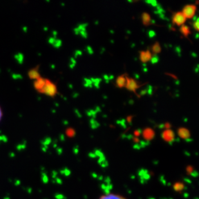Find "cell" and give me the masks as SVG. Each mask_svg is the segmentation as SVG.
<instances>
[{"mask_svg": "<svg viewBox=\"0 0 199 199\" xmlns=\"http://www.w3.org/2000/svg\"><path fill=\"white\" fill-rule=\"evenodd\" d=\"M133 103H134V101H133V100H130V101H129V104H133Z\"/></svg>", "mask_w": 199, "mask_h": 199, "instance_id": "cell-43", "label": "cell"}, {"mask_svg": "<svg viewBox=\"0 0 199 199\" xmlns=\"http://www.w3.org/2000/svg\"><path fill=\"white\" fill-rule=\"evenodd\" d=\"M134 77H135V79H139V77H140L139 75L137 74H134Z\"/></svg>", "mask_w": 199, "mask_h": 199, "instance_id": "cell-36", "label": "cell"}, {"mask_svg": "<svg viewBox=\"0 0 199 199\" xmlns=\"http://www.w3.org/2000/svg\"><path fill=\"white\" fill-rule=\"evenodd\" d=\"M173 23L175 24L177 26H182L186 21V18L184 16L182 12H178L175 13L172 18Z\"/></svg>", "mask_w": 199, "mask_h": 199, "instance_id": "cell-2", "label": "cell"}, {"mask_svg": "<svg viewBox=\"0 0 199 199\" xmlns=\"http://www.w3.org/2000/svg\"><path fill=\"white\" fill-rule=\"evenodd\" d=\"M79 34L84 38H87L88 37V34H87L86 30H83V31H81L79 32Z\"/></svg>", "mask_w": 199, "mask_h": 199, "instance_id": "cell-24", "label": "cell"}, {"mask_svg": "<svg viewBox=\"0 0 199 199\" xmlns=\"http://www.w3.org/2000/svg\"><path fill=\"white\" fill-rule=\"evenodd\" d=\"M103 77H104V79L105 80V82H106V83H109V82H110V79H109V75H103Z\"/></svg>", "mask_w": 199, "mask_h": 199, "instance_id": "cell-27", "label": "cell"}, {"mask_svg": "<svg viewBox=\"0 0 199 199\" xmlns=\"http://www.w3.org/2000/svg\"><path fill=\"white\" fill-rule=\"evenodd\" d=\"M146 3L151 5L152 6L155 7H156L158 5V3L156 0H146Z\"/></svg>", "mask_w": 199, "mask_h": 199, "instance_id": "cell-20", "label": "cell"}, {"mask_svg": "<svg viewBox=\"0 0 199 199\" xmlns=\"http://www.w3.org/2000/svg\"><path fill=\"white\" fill-rule=\"evenodd\" d=\"M140 94L141 95H144L146 94H147V90H146V88H145V89H144V90L140 91Z\"/></svg>", "mask_w": 199, "mask_h": 199, "instance_id": "cell-29", "label": "cell"}, {"mask_svg": "<svg viewBox=\"0 0 199 199\" xmlns=\"http://www.w3.org/2000/svg\"><path fill=\"white\" fill-rule=\"evenodd\" d=\"M132 116H129V117H127V121L128 122L131 124V123H132Z\"/></svg>", "mask_w": 199, "mask_h": 199, "instance_id": "cell-34", "label": "cell"}, {"mask_svg": "<svg viewBox=\"0 0 199 199\" xmlns=\"http://www.w3.org/2000/svg\"><path fill=\"white\" fill-rule=\"evenodd\" d=\"M162 137L165 140H166V141L169 143H171L174 140V137H175L174 132L172 130L169 129L166 130L162 133Z\"/></svg>", "mask_w": 199, "mask_h": 199, "instance_id": "cell-4", "label": "cell"}, {"mask_svg": "<svg viewBox=\"0 0 199 199\" xmlns=\"http://www.w3.org/2000/svg\"><path fill=\"white\" fill-rule=\"evenodd\" d=\"M90 127L92 129H96L100 127V124L94 119H91L90 120Z\"/></svg>", "mask_w": 199, "mask_h": 199, "instance_id": "cell-13", "label": "cell"}, {"mask_svg": "<svg viewBox=\"0 0 199 199\" xmlns=\"http://www.w3.org/2000/svg\"><path fill=\"white\" fill-rule=\"evenodd\" d=\"M126 83H127V77L124 75L119 76L116 79V85L119 88H123L126 86Z\"/></svg>", "mask_w": 199, "mask_h": 199, "instance_id": "cell-7", "label": "cell"}, {"mask_svg": "<svg viewBox=\"0 0 199 199\" xmlns=\"http://www.w3.org/2000/svg\"><path fill=\"white\" fill-rule=\"evenodd\" d=\"M90 80L92 82V85H93V86H95L96 88H99L100 83L101 82V78H98V77L94 78V77H91V78L90 79Z\"/></svg>", "mask_w": 199, "mask_h": 199, "instance_id": "cell-12", "label": "cell"}, {"mask_svg": "<svg viewBox=\"0 0 199 199\" xmlns=\"http://www.w3.org/2000/svg\"><path fill=\"white\" fill-rule=\"evenodd\" d=\"M134 46H135V44H133V45H132V47H134Z\"/></svg>", "mask_w": 199, "mask_h": 199, "instance_id": "cell-49", "label": "cell"}, {"mask_svg": "<svg viewBox=\"0 0 199 199\" xmlns=\"http://www.w3.org/2000/svg\"><path fill=\"white\" fill-rule=\"evenodd\" d=\"M198 22H199V19H198V18L197 20H195V22L193 23V25L194 28H195L197 31H198V27H199Z\"/></svg>", "mask_w": 199, "mask_h": 199, "instance_id": "cell-22", "label": "cell"}, {"mask_svg": "<svg viewBox=\"0 0 199 199\" xmlns=\"http://www.w3.org/2000/svg\"><path fill=\"white\" fill-rule=\"evenodd\" d=\"M142 133V131H141V130H140V129H138L137 130H136L135 131V135H136V136H138V135H139L140 133Z\"/></svg>", "mask_w": 199, "mask_h": 199, "instance_id": "cell-30", "label": "cell"}, {"mask_svg": "<svg viewBox=\"0 0 199 199\" xmlns=\"http://www.w3.org/2000/svg\"><path fill=\"white\" fill-rule=\"evenodd\" d=\"M94 110L96 111L97 114L99 113V112H101V108L99 107V106H96V108H95V109Z\"/></svg>", "mask_w": 199, "mask_h": 199, "instance_id": "cell-32", "label": "cell"}, {"mask_svg": "<svg viewBox=\"0 0 199 199\" xmlns=\"http://www.w3.org/2000/svg\"><path fill=\"white\" fill-rule=\"evenodd\" d=\"M154 13L156 14H158V15H159V14H164L165 13V11H164V10L163 9V8L162 7V6L161 5L158 3L157 6L156 7V10H155V11H154Z\"/></svg>", "mask_w": 199, "mask_h": 199, "instance_id": "cell-16", "label": "cell"}, {"mask_svg": "<svg viewBox=\"0 0 199 199\" xmlns=\"http://www.w3.org/2000/svg\"><path fill=\"white\" fill-rule=\"evenodd\" d=\"M110 32H111V33H112V34H114V30H110Z\"/></svg>", "mask_w": 199, "mask_h": 199, "instance_id": "cell-48", "label": "cell"}, {"mask_svg": "<svg viewBox=\"0 0 199 199\" xmlns=\"http://www.w3.org/2000/svg\"><path fill=\"white\" fill-rule=\"evenodd\" d=\"M150 61H151V63H152V64H156V63H157L159 62V57H158V56H157V55H154V56H153L152 57V58H151V59H150Z\"/></svg>", "mask_w": 199, "mask_h": 199, "instance_id": "cell-18", "label": "cell"}, {"mask_svg": "<svg viewBox=\"0 0 199 199\" xmlns=\"http://www.w3.org/2000/svg\"><path fill=\"white\" fill-rule=\"evenodd\" d=\"M152 57V53L150 52L149 50H147L146 51H140V59L143 63H146L149 61Z\"/></svg>", "mask_w": 199, "mask_h": 199, "instance_id": "cell-5", "label": "cell"}, {"mask_svg": "<svg viewBox=\"0 0 199 199\" xmlns=\"http://www.w3.org/2000/svg\"><path fill=\"white\" fill-rule=\"evenodd\" d=\"M164 128H166L167 130L169 129V128H170V127H171V125H170V124H169V123H166V124H164Z\"/></svg>", "mask_w": 199, "mask_h": 199, "instance_id": "cell-33", "label": "cell"}, {"mask_svg": "<svg viewBox=\"0 0 199 199\" xmlns=\"http://www.w3.org/2000/svg\"><path fill=\"white\" fill-rule=\"evenodd\" d=\"M154 133H155L153 130H152L151 128H146L144 130L143 136L147 140H151L152 138H153L154 135H155Z\"/></svg>", "mask_w": 199, "mask_h": 199, "instance_id": "cell-8", "label": "cell"}, {"mask_svg": "<svg viewBox=\"0 0 199 199\" xmlns=\"http://www.w3.org/2000/svg\"><path fill=\"white\" fill-rule=\"evenodd\" d=\"M82 54V51H80V50H77L75 52V57H77V56H81Z\"/></svg>", "mask_w": 199, "mask_h": 199, "instance_id": "cell-31", "label": "cell"}, {"mask_svg": "<svg viewBox=\"0 0 199 199\" xmlns=\"http://www.w3.org/2000/svg\"><path fill=\"white\" fill-rule=\"evenodd\" d=\"M117 123L119 125H120L123 128H127V124H126V120L125 119H121L117 120Z\"/></svg>", "mask_w": 199, "mask_h": 199, "instance_id": "cell-19", "label": "cell"}, {"mask_svg": "<svg viewBox=\"0 0 199 199\" xmlns=\"http://www.w3.org/2000/svg\"><path fill=\"white\" fill-rule=\"evenodd\" d=\"M68 134H69V135H70V136L74 135H75L74 130L73 129H70L69 131H68Z\"/></svg>", "mask_w": 199, "mask_h": 199, "instance_id": "cell-28", "label": "cell"}, {"mask_svg": "<svg viewBox=\"0 0 199 199\" xmlns=\"http://www.w3.org/2000/svg\"><path fill=\"white\" fill-rule=\"evenodd\" d=\"M86 115L91 119H95L97 116V112L94 110H88L86 111Z\"/></svg>", "mask_w": 199, "mask_h": 199, "instance_id": "cell-14", "label": "cell"}, {"mask_svg": "<svg viewBox=\"0 0 199 199\" xmlns=\"http://www.w3.org/2000/svg\"><path fill=\"white\" fill-rule=\"evenodd\" d=\"M175 52L177 53L179 57L181 56V48L180 47L177 46L175 47Z\"/></svg>", "mask_w": 199, "mask_h": 199, "instance_id": "cell-25", "label": "cell"}, {"mask_svg": "<svg viewBox=\"0 0 199 199\" xmlns=\"http://www.w3.org/2000/svg\"><path fill=\"white\" fill-rule=\"evenodd\" d=\"M191 56L193 57H197V55L195 52H192V54H191Z\"/></svg>", "mask_w": 199, "mask_h": 199, "instance_id": "cell-37", "label": "cell"}, {"mask_svg": "<svg viewBox=\"0 0 199 199\" xmlns=\"http://www.w3.org/2000/svg\"><path fill=\"white\" fill-rule=\"evenodd\" d=\"M198 37V33H197V34H196V35H195V38H196V39H197Z\"/></svg>", "mask_w": 199, "mask_h": 199, "instance_id": "cell-44", "label": "cell"}, {"mask_svg": "<svg viewBox=\"0 0 199 199\" xmlns=\"http://www.w3.org/2000/svg\"><path fill=\"white\" fill-rule=\"evenodd\" d=\"M147 90V94L152 95L153 94V87L151 85H148L146 88Z\"/></svg>", "mask_w": 199, "mask_h": 199, "instance_id": "cell-21", "label": "cell"}, {"mask_svg": "<svg viewBox=\"0 0 199 199\" xmlns=\"http://www.w3.org/2000/svg\"><path fill=\"white\" fill-rule=\"evenodd\" d=\"M180 30H181V32L182 34L184 36H186V37H187L191 33L190 27H189L187 25H183L181 26Z\"/></svg>", "mask_w": 199, "mask_h": 199, "instance_id": "cell-10", "label": "cell"}, {"mask_svg": "<svg viewBox=\"0 0 199 199\" xmlns=\"http://www.w3.org/2000/svg\"><path fill=\"white\" fill-rule=\"evenodd\" d=\"M198 68H199V67H198V65H197V67H196V69H195V71L196 73H197L198 71Z\"/></svg>", "mask_w": 199, "mask_h": 199, "instance_id": "cell-41", "label": "cell"}, {"mask_svg": "<svg viewBox=\"0 0 199 199\" xmlns=\"http://www.w3.org/2000/svg\"><path fill=\"white\" fill-rule=\"evenodd\" d=\"M148 36L150 38H152L153 37H155L156 36V32H155L154 30H150L148 31Z\"/></svg>", "mask_w": 199, "mask_h": 199, "instance_id": "cell-23", "label": "cell"}, {"mask_svg": "<svg viewBox=\"0 0 199 199\" xmlns=\"http://www.w3.org/2000/svg\"><path fill=\"white\" fill-rule=\"evenodd\" d=\"M83 85L86 88H92V87H93V85H92V82L91 81L90 79L85 78Z\"/></svg>", "mask_w": 199, "mask_h": 199, "instance_id": "cell-17", "label": "cell"}, {"mask_svg": "<svg viewBox=\"0 0 199 199\" xmlns=\"http://www.w3.org/2000/svg\"><path fill=\"white\" fill-rule=\"evenodd\" d=\"M100 199H124V198L119 195H105L104 197H102Z\"/></svg>", "mask_w": 199, "mask_h": 199, "instance_id": "cell-15", "label": "cell"}, {"mask_svg": "<svg viewBox=\"0 0 199 199\" xmlns=\"http://www.w3.org/2000/svg\"><path fill=\"white\" fill-rule=\"evenodd\" d=\"M159 127L161 129V128H164V125L163 124H160V125L159 126Z\"/></svg>", "mask_w": 199, "mask_h": 199, "instance_id": "cell-40", "label": "cell"}, {"mask_svg": "<svg viewBox=\"0 0 199 199\" xmlns=\"http://www.w3.org/2000/svg\"><path fill=\"white\" fill-rule=\"evenodd\" d=\"M142 19H143V23L144 25H147L150 24V21H151V18H150L149 14L144 12L143 14L142 15Z\"/></svg>", "mask_w": 199, "mask_h": 199, "instance_id": "cell-9", "label": "cell"}, {"mask_svg": "<svg viewBox=\"0 0 199 199\" xmlns=\"http://www.w3.org/2000/svg\"><path fill=\"white\" fill-rule=\"evenodd\" d=\"M152 49L153 52L155 55H156V54H159V53L161 52V45H160L159 43H158V42L155 43V44L152 46Z\"/></svg>", "mask_w": 199, "mask_h": 199, "instance_id": "cell-11", "label": "cell"}, {"mask_svg": "<svg viewBox=\"0 0 199 199\" xmlns=\"http://www.w3.org/2000/svg\"><path fill=\"white\" fill-rule=\"evenodd\" d=\"M188 120V119H187V118H184V121H185V122H186V121Z\"/></svg>", "mask_w": 199, "mask_h": 199, "instance_id": "cell-46", "label": "cell"}, {"mask_svg": "<svg viewBox=\"0 0 199 199\" xmlns=\"http://www.w3.org/2000/svg\"><path fill=\"white\" fill-rule=\"evenodd\" d=\"M103 98H104V99H107V96L104 95V96H103Z\"/></svg>", "mask_w": 199, "mask_h": 199, "instance_id": "cell-45", "label": "cell"}, {"mask_svg": "<svg viewBox=\"0 0 199 199\" xmlns=\"http://www.w3.org/2000/svg\"><path fill=\"white\" fill-rule=\"evenodd\" d=\"M86 50L88 51L89 54H94V50L92 49V48L90 46H87Z\"/></svg>", "mask_w": 199, "mask_h": 199, "instance_id": "cell-26", "label": "cell"}, {"mask_svg": "<svg viewBox=\"0 0 199 199\" xmlns=\"http://www.w3.org/2000/svg\"><path fill=\"white\" fill-rule=\"evenodd\" d=\"M75 112H76V114H77V116H78V117H82V115H81V114L79 113V111H78V110H77V109H75Z\"/></svg>", "mask_w": 199, "mask_h": 199, "instance_id": "cell-35", "label": "cell"}, {"mask_svg": "<svg viewBox=\"0 0 199 199\" xmlns=\"http://www.w3.org/2000/svg\"><path fill=\"white\" fill-rule=\"evenodd\" d=\"M1 115H2V111L1 110H0V118H1Z\"/></svg>", "mask_w": 199, "mask_h": 199, "instance_id": "cell-47", "label": "cell"}, {"mask_svg": "<svg viewBox=\"0 0 199 199\" xmlns=\"http://www.w3.org/2000/svg\"><path fill=\"white\" fill-rule=\"evenodd\" d=\"M140 86L138 85L135 79L130 78V77H127V83H126L125 87L127 88L128 90L133 91L135 93L136 90L138 89Z\"/></svg>", "mask_w": 199, "mask_h": 199, "instance_id": "cell-3", "label": "cell"}, {"mask_svg": "<svg viewBox=\"0 0 199 199\" xmlns=\"http://www.w3.org/2000/svg\"><path fill=\"white\" fill-rule=\"evenodd\" d=\"M178 134L181 138L187 139L190 137V133L186 128H180L178 130Z\"/></svg>", "mask_w": 199, "mask_h": 199, "instance_id": "cell-6", "label": "cell"}, {"mask_svg": "<svg viewBox=\"0 0 199 199\" xmlns=\"http://www.w3.org/2000/svg\"><path fill=\"white\" fill-rule=\"evenodd\" d=\"M114 79V76L113 75H109V79H110V80H112V79Z\"/></svg>", "mask_w": 199, "mask_h": 199, "instance_id": "cell-38", "label": "cell"}, {"mask_svg": "<svg viewBox=\"0 0 199 199\" xmlns=\"http://www.w3.org/2000/svg\"><path fill=\"white\" fill-rule=\"evenodd\" d=\"M179 84H180V81H179L178 79H177V80L175 81V85H178Z\"/></svg>", "mask_w": 199, "mask_h": 199, "instance_id": "cell-42", "label": "cell"}, {"mask_svg": "<svg viewBox=\"0 0 199 199\" xmlns=\"http://www.w3.org/2000/svg\"><path fill=\"white\" fill-rule=\"evenodd\" d=\"M197 11V7L195 5H186L183 8L182 14L187 18H192L195 16V12Z\"/></svg>", "mask_w": 199, "mask_h": 199, "instance_id": "cell-1", "label": "cell"}, {"mask_svg": "<svg viewBox=\"0 0 199 199\" xmlns=\"http://www.w3.org/2000/svg\"><path fill=\"white\" fill-rule=\"evenodd\" d=\"M143 71H144V72H148V68L147 67H144V68H143Z\"/></svg>", "mask_w": 199, "mask_h": 199, "instance_id": "cell-39", "label": "cell"}]
</instances>
